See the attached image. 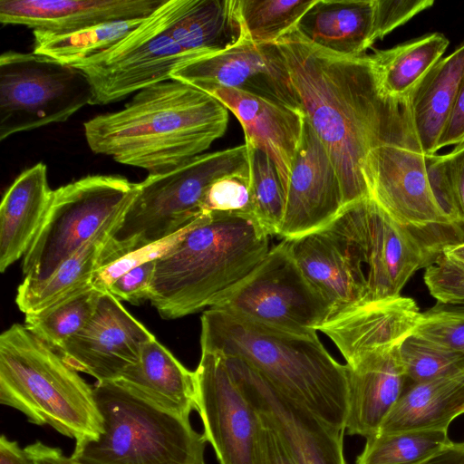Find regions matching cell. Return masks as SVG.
Returning a JSON list of instances; mask_svg holds the SVG:
<instances>
[{
	"label": "cell",
	"mask_w": 464,
	"mask_h": 464,
	"mask_svg": "<svg viewBox=\"0 0 464 464\" xmlns=\"http://www.w3.org/2000/svg\"><path fill=\"white\" fill-rule=\"evenodd\" d=\"M276 44L305 120L336 169L344 206L370 198L362 167L371 150L393 144L420 150L409 97L383 92L371 55L334 54L304 39L295 28Z\"/></svg>",
	"instance_id": "6da1fadb"
},
{
	"label": "cell",
	"mask_w": 464,
	"mask_h": 464,
	"mask_svg": "<svg viewBox=\"0 0 464 464\" xmlns=\"http://www.w3.org/2000/svg\"><path fill=\"white\" fill-rule=\"evenodd\" d=\"M227 123V109L216 98L169 79L138 92L121 110L92 118L83 128L93 153L155 175L205 153Z\"/></svg>",
	"instance_id": "7a4b0ae2"
},
{
	"label": "cell",
	"mask_w": 464,
	"mask_h": 464,
	"mask_svg": "<svg viewBox=\"0 0 464 464\" xmlns=\"http://www.w3.org/2000/svg\"><path fill=\"white\" fill-rule=\"evenodd\" d=\"M268 237L254 215L202 214L156 259L151 304L168 320L211 307L266 257Z\"/></svg>",
	"instance_id": "3957f363"
},
{
	"label": "cell",
	"mask_w": 464,
	"mask_h": 464,
	"mask_svg": "<svg viewBox=\"0 0 464 464\" xmlns=\"http://www.w3.org/2000/svg\"><path fill=\"white\" fill-rule=\"evenodd\" d=\"M200 345L244 360L277 390L345 430L347 366L333 358L317 334L289 333L208 308L201 316Z\"/></svg>",
	"instance_id": "277c9868"
},
{
	"label": "cell",
	"mask_w": 464,
	"mask_h": 464,
	"mask_svg": "<svg viewBox=\"0 0 464 464\" xmlns=\"http://www.w3.org/2000/svg\"><path fill=\"white\" fill-rule=\"evenodd\" d=\"M0 402L75 441L103 431L93 387L25 324L0 335Z\"/></svg>",
	"instance_id": "5b68a950"
},
{
	"label": "cell",
	"mask_w": 464,
	"mask_h": 464,
	"mask_svg": "<svg viewBox=\"0 0 464 464\" xmlns=\"http://www.w3.org/2000/svg\"><path fill=\"white\" fill-rule=\"evenodd\" d=\"M103 431L75 441L78 464H202L207 441L189 421L135 393L119 381L96 382Z\"/></svg>",
	"instance_id": "8992f818"
},
{
	"label": "cell",
	"mask_w": 464,
	"mask_h": 464,
	"mask_svg": "<svg viewBox=\"0 0 464 464\" xmlns=\"http://www.w3.org/2000/svg\"><path fill=\"white\" fill-rule=\"evenodd\" d=\"M325 227L362 266L366 302L400 296L415 272L432 265L447 246L464 241L462 227L406 226L371 198L344 206Z\"/></svg>",
	"instance_id": "52a82bcc"
},
{
	"label": "cell",
	"mask_w": 464,
	"mask_h": 464,
	"mask_svg": "<svg viewBox=\"0 0 464 464\" xmlns=\"http://www.w3.org/2000/svg\"><path fill=\"white\" fill-rule=\"evenodd\" d=\"M248 172L245 143L205 152L169 171L148 175L108 243L109 263L181 231L203 214L202 203L214 181Z\"/></svg>",
	"instance_id": "ba28073f"
},
{
	"label": "cell",
	"mask_w": 464,
	"mask_h": 464,
	"mask_svg": "<svg viewBox=\"0 0 464 464\" xmlns=\"http://www.w3.org/2000/svg\"><path fill=\"white\" fill-rule=\"evenodd\" d=\"M139 183L89 175L53 190L44 222L24 256V279L42 281L109 224L123 218Z\"/></svg>",
	"instance_id": "9c48e42d"
},
{
	"label": "cell",
	"mask_w": 464,
	"mask_h": 464,
	"mask_svg": "<svg viewBox=\"0 0 464 464\" xmlns=\"http://www.w3.org/2000/svg\"><path fill=\"white\" fill-rule=\"evenodd\" d=\"M92 91L78 68L32 53L0 56V140L68 121L92 104Z\"/></svg>",
	"instance_id": "30bf717a"
},
{
	"label": "cell",
	"mask_w": 464,
	"mask_h": 464,
	"mask_svg": "<svg viewBox=\"0 0 464 464\" xmlns=\"http://www.w3.org/2000/svg\"><path fill=\"white\" fill-rule=\"evenodd\" d=\"M209 308L299 334H317L332 316L329 304L304 276L285 239Z\"/></svg>",
	"instance_id": "8fae6325"
},
{
	"label": "cell",
	"mask_w": 464,
	"mask_h": 464,
	"mask_svg": "<svg viewBox=\"0 0 464 464\" xmlns=\"http://www.w3.org/2000/svg\"><path fill=\"white\" fill-rule=\"evenodd\" d=\"M194 59L171 38L158 8L121 41L72 66L89 80L91 105H105L171 79Z\"/></svg>",
	"instance_id": "7c38bea8"
},
{
	"label": "cell",
	"mask_w": 464,
	"mask_h": 464,
	"mask_svg": "<svg viewBox=\"0 0 464 464\" xmlns=\"http://www.w3.org/2000/svg\"><path fill=\"white\" fill-rule=\"evenodd\" d=\"M197 411L219 464H267L265 423L230 373L223 355L201 351Z\"/></svg>",
	"instance_id": "4fadbf2b"
},
{
	"label": "cell",
	"mask_w": 464,
	"mask_h": 464,
	"mask_svg": "<svg viewBox=\"0 0 464 464\" xmlns=\"http://www.w3.org/2000/svg\"><path fill=\"white\" fill-rule=\"evenodd\" d=\"M171 79L206 93L234 89L302 111L285 59L276 44H256L242 36L226 50L182 64Z\"/></svg>",
	"instance_id": "5bb4252c"
},
{
	"label": "cell",
	"mask_w": 464,
	"mask_h": 464,
	"mask_svg": "<svg viewBox=\"0 0 464 464\" xmlns=\"http://www.w3.org/2000/svg\"><path fill=\"white\" fill-rule=\"evenodd\" d=\"M223 356L237 385L278 432L296 464H346L344 430L330 426L277 390L244 360Z\"/></svg>",
	"instance_id": "9a60e30c"
},
{
	"label": "cell",
	"mask_w": 464,
	"mask_h": 464,
	"mask_svg": "<svg viewBox=\"0 0 464 464\" xmlns=\"http://www.w3.org/2000/svg\"><path fill=\"white\" fill-rule=\"evenodd\" d=\"M362 174L369 197L399 223L464 227L439 203L420 150L393 144L378 146L366 156Z\"/></svg>",
	"instance_id": "2e32d148"
},
{
	"label": "cell",
	"mask_w": 464,
	"mask_h": 464,
	"mask_svg": "<svg viewBox=\"0 0 464 464\" xmlns=\"http://www.w3.org/2000/svg\"><path fill=\"white\" fill-rule=\"evenodd\" d=\"M155 336L109 292L100 296L86 325L57 352L76 372L97 382L118 380Z\"/></svg>",
	"instance_id": "e0dca14e"
},
{
	"label": "cell",
	"mask_w": 464,
	"mask_h": 464,
	"mask_svg": "<svg viewBox=\"0 0 464 464\" xmlns=\"http://www.w3.org/2000/svg\"><path fill=\"white\" fill-rule=\"evenodd\" d=\"M343 207L341 183L331 157L304 117L278 236L290 240L321 230Z\"/></svg>",
	"instance_id": "ac0fdd59"
},
{
	"label": "cell",
	"mask_w": 464,
	"mask_h": 464,
	"mask_svg": "<svg viewBox=\"0 0 464 464\" xmlns=\"http://www.w3.org/2000/svg\"><path fill=\"white\" fill-rule=\"evenodd\" d=\"M420 314L411 297L362 303L333 315L318 331L339 349L347 365L401 345L412 334Z\"/></svg>",
	"instance_id": "d6986e66"
},
{
	"label": "cell",
	"mask_w": 464,
	"mask_h": 464,
	"mask_svg": "<svg viewBox=\"0 0 464 464\" xmlns=\"http://www.w3.org/2000/svg\"><path fill=\"white\" fill-rule=\"evenodd\" d=\"M165 0H0L2 25L66 34L102 24L142 19Z\"/></svg>",
	"instance_id": "ffe728a7"
},
{
	"label": "cell",
	"mask_w": 464,
	"mask_h": 464,
	"mask_svg": "<svg viewBox=\"0 0 464 464\" xmlns=\"http://www.w3.org/2000/svg\"><path fill=\"white\" fill-rule=\"evenodd\" d=\"M287 243L304 276L329 304L332 316L366 302L362 266L328 228Z\"/></svg>",
	"instance_id": "44dd1931"
},
{
	"label": "cell",
	"mask_w": 464,
	"mask_h": 464,
	"mask_svg": "<svg viewBox=\"0 0 464 464\" xmlns=\"http://www.w3.org/2000/svg\"><path fill=\"white\" fill-rule=\"evenodd\" d=\"M208 94L239 121L245 143L261 149L270 157L286 194L303 133V111L234 89H217Z\"/></svg>",
	"instance_id": "7402d4cb"
},
{
	"label": "cell",
	"mask_w": 464,
	"mask_h": 464,
	"mask_svg": "<svg viewBox=\"0 0 464 464\" xmlns=\"http://www.w3.org/2000/svg\"><path fill=\"white\" fill-rule=\"evenodd\" d=\"M400 346L367 355L347 365L345 430L365 439L375 436L406 385Z\"/></svg>",
	"instance_id": "603a6c76"
},
{
	"label": "cell",
	"mask_w": 464,
	"mask_h": 464,
	"mask_svg": "<svg viewBox=\"0 0 464 464\" xmlns=\"http://www.w3.org/2000/svg\"><path fill=\"white\" fill-rule=\"evenodd\" d=\"M159 11L171 38L196 58L226 50L243 36L237 0H165Z\"/></svg>",
	"instance_id": "cb8c5ba5"
},
{
	"label": "cell",
	"mask_w": 464,
	"mask_h": 464,
	"mask_svg": "<svg viewBox=\"0 0 464 464\" xmlns=\"http://www.w3.org/2000/svg\"><path fill=\"white\" fill-rule=\"evenodd\" d=\"M53 192L43 162L23 171L6 189L0 206L2 273L27 253L44 222Z\"/></svg>",
	"instance_id": "d4e9b609"
},
{
	"label": "cell",
	"mask_w": 464,
	"mask_h": 464,
	"mask_svg": "<svg viewBox=\"0 0 464 464\" xmlns=\"http://www.w3.org/2000/svg\"><path fill=\"white\" fill-rule=\"evenodd\" d=\"M295 30L312 44L334 54H364L377 41L374 0H315Z\"/></svg>",
	"instance_id": "484cf974"
},
{
	"label": "cell",
	"mask_w": 464,
	"mask_h": 464,
	"mask_svg": "<svg viewBox=\"0 0 464 464\" xmlns=\"http://www.w3.org/2000/svg\"><path fill=\"white\" fill-rule=\"evenodd\" d=\"M119 381L155 405L189 419L197 410L195 372L187 369L156 338L146 343L138 362Z\"/></svg>",
	"instance_id": "4316f807"
},
{
	"label": "cell",
	"mask_w": 464,
	"mask_h": 464,
	"mask_svg": "<svg viewBox=\"0 0 464 464\" xmlns=\"http://www.w3.org/2000/svg\"><path fill=\"white\" fill-rule=\"evenodd\" d=\"M462 414L464 372L406 384L377 434L448 431L450 423Z\"/></svg>",
	"instance_id": "83f0119b"
},
{
	"label": "cell",
	"mask_w": 464,
	"mask_h": 464,
	"mask_svg": "<svg viewBox=\"0 0 464 464\" xmlns=\"http://www.w3.org/2000/svg\"><path fill=\"white\" fill-rule=\"evenodd\" d=\"M464 74V44L440 59L409 96L414 133L421 152L435 154Z\"/></svg>",
	"instance_id": "f1b7e54d"
},
{
	"label": "cell",
	"mask_w": 464,
	"mask_h": 464,
	"mask_svg": "<svg viewBox=\"0 0 464 464\" xmlns=\"http://www.w3.org/2000/svg\"><path fill=\"white\" fill-rule=\"evenodd\" d=\"M123 218L102 228L46 279H24L17 288L16 304L24 314L40 312L65 296L92 285L96 271L106 265V246Z\"/></svg>",
	"instance_id": "f546056e"
},
{
	"label": "cell",
	"mask_w": 464,
	"mask_h": 464,
	"mask_svg": "<svg viewBox=\"0 0 464 464\" xmlns=\"http://www.w3.org/2000/svg\"><path fill=\"white\" fill-rule=\"evenodd\" d=\"M449 44L445 35L433 33L371 54L383 92L394 98L409 97Z\"/></svg>",
	"instance_id": "4dcf8cb0"
},
{
	"label": "cell",
	"mask_w": 464,
	"mask_h": 464,
	"mask_svg": "<svg viewBox=\"0 0 464 464\" xmlns=\"http://www.w3.org/2000/svg\"><path fill=\"white\" fill-rule=\"evenodd\" d=\"M144 19L106 23L66 34L34 31L33 52L72 66L108 50Z\"/></svg>",
	"instance_id": "1f68e13d"
},
{
	"label": "cell",
	"mask_w": 464,
	"mask_h": 464,
	"mask_svg": "<svg viewBox=\"0 0 464 464\" xmlns=\"http://www.w3.org/2000/svg\"><path fill=\"white\" fill-rule=\"evenodd\" d=\"M102 293L92 285L82 288L40 312L25 314L24 324L58 351L86 325Z\"/></svg>",
	"instance_id": "d6a6232c"
},
{
	"label": "cell",
	"mask_w": 464,
	"mask_h": 464,
	"mask_svg": "<svg viewBox=\"0 0 464 464\" xmlns=\"http://www.w3.org/2000/svg\"><path fill=\"white\" fill-rule=\"evenodd\" d=\"M315 0H237L242 35L256 44H276L293 31Z\"/></svg>",
	"instance_id": "836d02e7"
},
{
	"label": "cell",
	"mask_w": 464,
	"mask_h": 464,
	"mask_svg": "<svg viewBox=\"0 0 464 464\" xmlns=\"http://www.w3.org/2000/svg\"><path fill=\"white\" fill-rule=\"evenodd\" d=\"M450 442L443 430L377 434L366 439L355 464H424Z\"/></svg>",
	"instance_id": "e575fe53"
},
{
	"label": "cell",
	"mask_w": 464,
	"mask_h": 464,
	"mask_svg": "<svg viewBox=\"0 0 464 464\" xmlns=\"http://www.w3.org/2000/svg\"><path fill=\"white\" fill-rule=\"evenodd\" d=\"M254 215L269 236H278L285 207V190L270 157L246 143Z\"/></svg>",
	"instance_id": "d590c367"
},
{
	"label": "cell",
	"mask_w": 464,
	"mask_h": 464,
	"mask_svg": "<svg viewBox=\"0 0 464 464\" xmlns=\"http://www.w3.org/2000/svg\"><path fill=\"white\" fill-rule=\"evenodd\" d=\"M406 384L422 382L464 372V355L411 334L400 346Z\"/></svg>",
	"instance_id": "8d00e7d4"
},
{
	"label": "cell",
	"mask_w": 464,
	"mask_h": 464,
	"mask_svg": "<svg viewBox=\"0 0 464 464\" xmlns=\"http://www.w3.org/2000/svg\"><path fill=\"white\" fill-rule=\"evenodd\" d=\"M413 335L464 355V305L437 303L420 313Z\"/></svg>",
	"instance_id": "74e56055"
},
{
	"label": "cell",
	"mask_w": 464,
	"mask_h": 464,
	"mask_svg": "<svg viewBox=\"0 0 464 464\" xmlns=\"http://www.w3.org/2000/svg\"><path fill=\"white\" fill-rule=\"evenodd\" d=\"M210 212L254 215L249 172L222 177L209 186L202 213Z\"/></svg>",
	"instance_id": "f35d334b"
},
{
	"label": "cell",
	"mask_w": 464,
	"mask_h": 464,
	"mask_svg": "<svg viewBox=\"0 0 464 464\" xmlns=\"http://www.w3.org/2000/svg\"><path fill=\"white\" fill-rule=\"evenodd\" d=\"M185 228L170 237L129 252L100 267L94 275L92 285L101 292H107L126 272L146 262L156 260L168 252L179 240Z\"/></svg>",
	"instance_id": "ab89813d"
},
{
	"label": "cell",
	"mask_w": 464,
	"mask_h": 464,
	"mask_svg": "<svg viewBox=\"0 0 464 464\" xmlns=\"http://www.w3.org/2000/svg\"><path fill=\"white\" fill-rule=\"evenodd\" d=\"M433 4L432 0H374L376 40L382 39Z\"/></svg>",
	"instance_id": "60d3db41"
},
{
	"label": "cell",
	"mask_w": 464,
	"mask_h": 464,
	"mask_svg": "<svg viewBox=\"0 0 464 464\" xmlns=\"http://www.w3.org/2000/svg\"><path fill=\"white\" fill-rule=\"evenodd\" d=\"M156 260L140 265L120 276L108 289L117 299L139 304L150 301Z\"/></svg>",
	"instance_id": "b9f144b4"
},
{
	"label": "cell",
	"mask_w": 464,
	"mask_h": 464,
	"mask_svg": "<svg viewBox=\"0 0 464 464\" xmlns=\"http://www.w3.org/2000/svg\"><path fill=\"white\" fill-rule=\"evenodd\" d=\"M446 155L454 208L464 227V142Z\"/></svg>",
	"instance_id": "7bdbcfd3"
},
{
	"label": "cell",
	"mask_w": 464,
	"mask_h": 464,
	"mask_svg": "<svg viewBox=\"0 0 464 464\" xmlns=\"http://www.w3.org/2000/svg\"><path fill=\"white\" fill-rule=\"evenodd\" d=\"M464 142V74L460 80L452 109L438 142V150Z\"/></svg>",
	"instance_id": "ee69618b"
},
{
	"label": "cell",
	"mask_w": 464,
	"mask_h": 464,
	"mask_svg": "<svg viewBox=\"0 0 464 464\" xmlns=\"http://www.w3.org/2000/svg\"><path fill=\"white\" fill-rule=\"evenodd\" d=\"M262 418L265 423L267 464H296L278 432Z\"/></svg>",
	"instance_id": "f6af8a7d"
},
{
	"label": "cell",
	"mask_w": 464,
	"mask_h": 464,
	"mask_svg": "<svg viewBox=\"0 0 464 464\" xmlns=\"http://www.w3.org/2000/svg\"><path fill=\"white\" fill-rule=\"evenodd\" d=\"M24 450L31 464H68V457L63 455L61 449L39 440L25 446Z\"/></svg>",
	"instance_id": "bcb514c9"
},
{
	"label": "cell",
	"mask_w": 464,
	"mask_h": 464,
	"mask_svg": "<svg viewBox=\"0 0 464 464\" xmlns=\"http://www.w3.org/2000/svg\"><path fill=\"white\" fill-rule=\"evenodd\" d=\"M0 464H31L24 449L5 435L0 439Z\"/></svg>",
	"instance_id": "7dc6e473"
},
{
	"label": "cell",
	"mask_w": 464,
	"mask_h": 464,
	"mask_svg": "<svg viewBox=\"0 0 464 464\" xmlns=\"http://www.w3.org/2000/svg\"><path fill=\"white\" fill-rule=\"evenodd\" d=\"M424 464H464V441H451Z\"/></svg>",
	"instance_id": "c3c4849f"
},
{
	"label": "cell",
	"mask_w": 464,
	"mask_h": 464,
	"mask_svg": "<svg viewBox=\"0 0 464 464\" xmlns=\"http://www.w3.org/2000/svg\"><path fill=\"white\" fill-rule=\"evenodd\" d=\"M443 253L457 262L464 265V241L447 246Z\"/></svg>",
	"instance_id": "681fc988"
},
{
	"label": "cell",
	"mask_w": 464,
	"mask_h": 464,
	"mask_svg": "<svg viewBox=\"0 0 464 464\" xmlns=\"http://www.w3.org/2000/svg\"><path fill=\"white\" fill-rule=\"evenodd\" d=\"M67 463H68V464H78V463L73 462L72 460H71V459H70V458H68V459H67Z\"/></svg>",
	"instance_id": "f907efd6"
},
{
	"label": "cell",
	"mask_w": 464,
	"mask_h": 464,
	"mask_svg": "<svg viewBox=\"0 0 464 464\" xmlns=\"http://www.w3.org/2000/svg\"><path fill=\"white\" fill-rule=\"evenodd\" d=\"M202 464H206V463H202Z\"/></svg>",
	"instance_id": "816d5d0a"
}]
</instances>
